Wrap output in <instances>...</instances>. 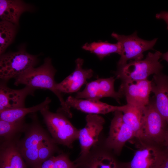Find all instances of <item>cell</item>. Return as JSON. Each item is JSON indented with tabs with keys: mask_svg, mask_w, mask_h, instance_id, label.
<instances>
[{
	"mask_svg": "<svg viewBox=\"0 0 168 168\" xmlns=\"http://www.w3.org/2000/svg\"><path fill=\"white\" fill-rule=\"evenodd\" d=\"M56 70L52 63L51 59L45 58L43 63L40 67H33L15 78L14 84L17 86L23 84L35 89L49 90L52 92L59 99L61 109L68 116L72 114L63 97L62 93L56 88L54 76Z\"/></svg>",
	"mask_w": 168,
	"mask_h": 168,
	"instance_id": "1",
	"label": "cell"
},
{
	"mask_svg": "<svg viewBox=\"0 0 168 168\" xmlns=\"http://www.w3.org/2000/svg\"><path fill=\"white\" fill-rule=\"evenodd\" d=\"M36 113L31 114L32 121L27 124L24 137L17 142L22 157L26 164L32 168L39 166V149L42 144L51 137L39 122Z\"/></svg>",
	"mask_w": 168,
	"mask_h": 168,
	"instance_id": "2",
	"label": "cell"
},
{
	"mask_svg": "<svg viewBox=\"0 0 168 168\" xmlns=\"http://www.w3.org/2000/svg\"><path fill=\"white\" fill-rule=\"evenodd\" d=\"M40 112L55 142L58 144L72 148L74 142L78 140L79 129L73 125L67 114L61 109L55 113L51 112L49 105Z\"/></svg>",
	"mask_w": 168,
	"mask_h": 168,
	"instance_id": "3",
	"label": "cell"
},
{
	"mask_svg": "<svg viewBox=\"0 0 168 168\" xmlns=\"http://www.w3.org/2000/svg\"><path fill=\"white\" fill-rule=\"evenodd\" d=\"M162 53L159 51L149 52L144 59L131 60L117 68L116 75L122 81H138L147 79L152 74L161 73L163 66L159 60Z\"/></svg>",
	"mask_w": 168,
	"mask_h": 168,
	"instance_id": "4",
	"label": "cell"
},
{
	"mask_svg": "<svg viewBox=\"0 0 168 168\" xmlns=\"http://www.w3.org/2000/svg\"><path fill=\"white\" fill-rule=\"evenodd\" d=\"M37 57L28 53L24 45H21L16 52L0 55V79L7 82L19 76L35 67L38 62Z\"/></svg>",
	"mask_w": 168,
	"mask_h": 168,
	"instance_id": "5",
	"label": "cell"
},
{
	"mask_svg": "<svg viewBox=\"0 0 168 168\" xmlns=\"http://www.w3.org/2000/svg\"><path fill=\"white\" fill-rule=\"evenodd\" d=\"M111 35L120 43L122 47L117 68L122 67L128 61L142 59L143 53L149 50H153L157 40V38L151 40L142 39L138 36L136 31L129 35H119L114 32Z\"/></svg>",
	"mask_w": 168,
	"mask_h": 168,
	"instance_id": "6",
	"label": "cell"
},
{
	"mask_svg": "<svg viewBox=\"0 0 168 168\" xmlns=\"http://www.w3.org/2000/svg\"><path fill=\"white\" fill-rule=\"evenodd\" d=\"M168 125L156 109L153 99L144 109L139 139L157 143L163 142Z\"/></svg>",
	"mask_w": 168,
	"mask_h": 168,
	"instance_id": "7",
	"label": "cell"
},
{
	"mask_svg": "<svg viewBox=\"0 0 168 168\" xmlns=\"http://www.w3.org/2000/svg\"><path fill=\"white\" fill-rule=\"evenodd\" d=\"M112 153L107 148L100 135L98 142L84 156L79 157L74 162L77 168H121Z\"/></svg>",
	"mask_w": 168,
	"mask_h": 168,
	"instance_id": "8",
	"label": "cell"
},
{
	"mask_svg": "<svg viewBox=\"0 0 168 168\" xmlns=\"http://www.w3.org/2000/svg\"><path fill=\"white\" fill-rule=\"evenodd\" d=\"M134 137L132 129L123 120L122 112L119 110L114 112L108 136L103 138L106 147L115 155H119L127 142Z\"/></svg>",
	"mask_w": 168,
	"mask_h": 168,
	"instance_id": "9",
	"label": "cell"
},
{
	"mask_svg": "<svg viewBox=\"0 0 168 168\" xmlns=\"http://www.w3.org/2000/svg\"><path fill=\"white\" fill-rule=\"evenodd\" d=\"M122 81L119 91L125 97L127 104L142 108L149 104L151 81L146 79Z\"/></svg>",
	"mask_w": 168,
	"mask_h": 168,
	"instance_id": "10",
	"label": "cell"
},
{
	"mask_svg": "<svg viewBox=\"0 0 168 168\" xmlns=\"http://www.w3.org/2000/svg\"><path fill=\"white\" fill-rule=\"evenodd\" d=\"M86 120L85 126L79 129L78 140L81 148L79 157L88 153L98 142L105 122L102 117L96 114H88Z\"/></svg>",
	"mask_w": 168,
	"mask_h": 168,
	"instance_id": "11",
	"label": "cell"
},
{
	"mask_svg": "<svg viewBox=\"0 0 168 168\" xmlns=\"http://www.w3.org/2000/svg\"><path fill=\"white\" fill-rule=\"evenodd\" d=\"M115 79L114 77L99 78L87 84L84 89L77 93L75 98L77 99L100 100L105 97H110L119 102L123 97L119 91L114 88Z\"/></svg>",
	"mask_w": 168,
	"mask_h": 168,
	"instance_id": "12",
	"label": "cell"
},
{
	"mask_svg": "<svg viewBox=\"0 0 168 168\" xmlns=\"http://www.w3.org/2000/svg\"><path fill=\"white\" fill-rule=\"evenodd\" d=\"M0 86V112L25 107L26 97L33 95L36 89L27 86L21 89L8 87L6 82L2 81Z\"/></svg>",
	"mask_w": 168,
	"mask_h": 168,
	"instance_id": "13",
	"label": "cell"
},
{
	"mask_svg": "<svg viewBox=\"0 0 168 168\" xmlns=\"http://www.w3.org/2000/svg\"><path fill=\"white\" fill-rule=\"evenodd\" d=\"M126 168H159L165 152L155 147L142 143Z\"/></svg>",
	"mask_w": 168,
	"mask_h": 168,
	"instance_id": "14",
	"label": "cell"
},
{
	"mask_svg": "<svg viewBox=\"0 0 168 168\" xmlns=\"http://www.w3.org/2000/svg\"><path fill=\"white\" fill-rule=\"evenodd\" d=\"M83 60L78 58L75 61L74 71L59 83H57V89L61 93H71L78 91L86 83L87 80L93 76L91 69H85L82 68Z\"/></svg>",
	"mask_w": 168,
	"mask_h": 168,
	"instance_id": "15",
	"label": "cell"
},
{
	"mask_svg": "<svg viewBox=\"0 0 168 168\" xmlns=\"http://www.w3.org/2000/svg\"><path fill=\"white\" fill-rule=\"evenodd\" d=\"M151 84L155 106L168 125V76L162 72L154 75Z\"/></svg>",
	"mask_w": 168,
	"mask_h": 168,
	"instance_id": "16",
	"label": "cell"
},
{
	"mask_svg": "<svg viewBox=\"0 0 168 168\" xmlns=\"http://www.w3.org/2000/svg\"><path fill=\"white\" fill-rule=\"evenodd\" d=\"M65 102L69 108L72 107L88 114H105L121 111L122 108V106H114L100 100L77 99L72 96L68 97Z\"/></svg>",
	"mask_w": 168,
	"mask_h": 168,
	"instance_id": "17",
	"label": "cell"
},
{
	"mask_svg": "<svg viewBox=\"0 0 168 168\" xmlns=\"http://www.w3.org/2000/svg\"><path fill=\"white\" fill-rule=\"evenodd\" d=\"M19 139L0 141V168H26L17 146Z\"/></svg>",
	"mask_w": 168,
	"mask_h": 168,
	"instance_id": "18",
	"label": "cell"
},
{
	"mask_svg": "<svg viewBox=\"0 0 168 168\" xmlns=\"http://www.w3.org/2000/svg\"><path fill=\"white\" fill-rule=\"evenodd\" d=\"M34 7L20 0H0V18L18 26L20 17L23 13L31 12Z\"/></svg>",
	"mask_w": 168,
	"mask_h": 168,
	"instance_id": "19",
	"label": "cell"
},
{
	"mask_svg": "<svg viewBox=\"0 0 168 168\" xmlns=\"http://www.w3.org/2000/svg\"><path fill=\"white\" fill-rule=\"evenodd\" d=\"M122 106L121 111L123 113V120L132 129L135 137L140 139L145 107L141 108L128 104Z\"/></svg>",
	"mask_w": 168,
	"mask_h": 168,
	"instance_id": "20",
	"label": "cell"
},
{
	"mask_svg": "<svg viewBox=\"0 0 168 168\" xmlns=\"http://www.w3.org/2000/svg\"><path fill=\"white\" fill-rule=\"evenodd\" d=\"M51 99L47 97L41 103L28 108H22L3 111L0 112V119L9 122H13L21 119L29 114L40 111L51 102Z\"/></svg>",
	"mask_w": 168,
	"mask_h": 168,
	"instance_id": "21",
	"label": "cell"
},
{
	"mask_svg": "<svg viewBox=\"0 0 168 168\" xmlns=\"http://www.w3.org/2000/svg\"><path fill=\"white\" fill-rule=\"evenodd\" d=\"M82 48L96 54L100 60L110 54L115 53L120 55L122 47L119 43H111L107 41H98L84 44Z\"/></svg>",
	"mask_w": 168,
	"mask_h": 168,
	"instance_id": "22",
	"label": "cell"
},
{
	"mask_svg": "<svg viewBox=\"0 0 168 168\" xmlns=\"http://www.w3.org/2000/svg\"><path fill=\"white\" fill-rule=\"evenodd\" d=\"M27 124L25 118L9 122L0 119V141H7L19 138L24 133Z\"/></svg>",
	"mask_w": 168,
	"mask_h": 168,
	"instance_id": "23",
	"label": "cell"
},
{
	"mask_svg": "<svg viewBox=\"0 0 168 168\" xmlns=\"http://www.w3.org/2000/svg\"><path fill=\"white\" fill-rule=\"evenodd\" d=\"M7 21L0 22V54L4 53L7 48L13 41L16 33L17 27Z\"/></svg>",
	"mask_w": 168,
	"mask_h": 168,
	"instance_id": "24",
	"label": "cell"
},
{
	"mask_svg": "<svg viewBox=\"0 0 168 168\" xmlns=\"http://www.w3.org/2000/svg\"><path fill=\"white\" fill-rule=\"evenodd\" d=\"M57 144L51 137L42 144L38 152L39 166L53 156L55 153H62L58 147Z\"/></svg>",
	"mask_w": 168,
	"mask_h": 168,
	"instance_id": "25",
	"label": "cell"
},
{
	"mask_svg": "<svg viewBox=\"0 0 168 168\" xmlns=\"http://www.w3.org/2000/svg\"><path fill=\"white\" fill-rule=\"evenodd\" d=\"M155 16L157 19H163L165 21L167 25V29L168 30V12L161 11L159 13L156 14Z\"/></svg>",
	"mask_w": 168,
	"mask_h": 168,
	"instance_id": "26",
	"label": "cell"
},
{
	"mask_svg": "<svg viewBox=\"0 0 168 168\" xmlns=\"http://www.w3.org/2000/svg\"><path fill=\"white\" fill-rule=\"evenodd\" d=\"M159 168H168V151L165 153Z\"/></svg>",
	"mask_w": 168,
	"mask_h": 168,
	"instance_id": "27",
	"label": "cell"
},
{
	"mask_svg": "<svg viewBox=\"0 0 168 168\" xmlns=\"http://www.w3.org/2000/svg\"><path fill=\"white\" fill-rule=\"evenodd\" d=\"M163 143L168 151V130L165 135Z\"/></svg>",
	"mask_w": 168,
	"mask_h": 168,
	"instance_id": "28",
	"label": "cell"
},
{
	"mask_svg": "<svg viewBox=\"0 0 168 168\" xmlns=\"http://www.w3.org/2000/svg\"><path fill=\"white\" fill-rule=\"evenodd\" d=\"M161 58L168 63V51L165 53L162 54Z\"/></svg>",
	"mask_w": 168,
	"mask_h": 168,
	"instance_id": "29",
	"label": "cell"
}]
</instances>
